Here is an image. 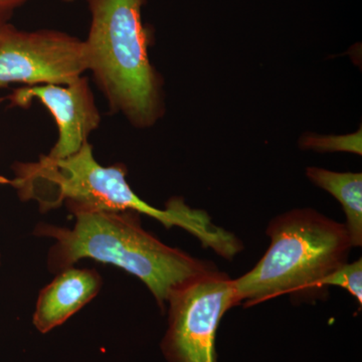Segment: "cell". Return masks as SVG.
Here are the masks:
<instances>
[{
    "label": "cell",
    "mask_w": 362,
    "mask_h": 362,
    "mask_svg": "<svg viewBox=\"0 0 362 362\" xmlns=\"http://www.w3.org/2000/svg\"><path fill=\"white\" fill-rule=\"evenodd\" d=\"M13 173L11 178L0 176V185L13 187L21 201L37 202L42 211L63 204L71 213L132 211L166 228L187 230L221 258L233 259L244 249L235 233L214 225L206 211L188 206L180 197L170 199L165 209L150 206L133 192L125 166L101 165L89 142L66 158L52 160L42 156L37 162H16Z\"/></svg>",
    "instance_id": "1"
},
{
    "label": "cell",
    "mask_w": 362,
    "mask_h": 362,
    "mask_svg": "<svg viewBox=\"0 0 362 362\" xmlns=\"http://www.w3.org/2000/svg\"><path fill=\"white\" fill-rule=\"evenodd\" d=\"M71 214L76 218L73 228L45 223L35 228V235L54 240L47 257L52 272L65 270L82 259L118 267L140 279L164 309L175 288L214 266L163 244L143 228L136 211Z\"/></svg>",
    "instance_id": "2"
},
{
    "label": "cell",
    "mask_w": 362,
    "mask_h": 362,
    "mask_svg": "<svg viewBox=\"0 0 362 362\" xmlns=\"http://www.w3.org/2000/svg\"><path fill=\"white\" fill-rule=\"evenodd\" d=\"M145 0H88L90 25L84 40L88 71L114 113L136 128L153 126L163 114L162 78L150 63Z\"/></svg>",
    "instance_id": "3"
},
{
    "label": "cell",
    "mask_w": 362,
    "mask_h": 362,
    "mask_svg": "<svg viewBox=\"0 0 362 362\" xmlns=\"http://www.w3.org/2000/svg\"><path fill=\"white\" fill-rule=\"evenodd\" d=\"M266 233L271 244L263 258L235 280L239 303L247 307L318 289L325 276L347 263L354 247L345 225L313 209H291L276 216Z\"/></svg>",
    "instance_id": "4"
},
{
    "label": "cell",
    "mask_w": 362,
    "mask_h": 362,
    "mask_svg": "<svg viewBox=\"0 0 362 362\" xmlns=\"http://www.w3.org/2000/svg\"><path fill=\"white\" fill-rule=\"evenodd\" d=\"M235 280L216 267L171 291L168 329L162 342L170 362H216V331L223 315L239 305Z\"/></svg>",
    "instance_id": "5"
},
{
    "label": "cell",
    "mask_w": 362,
    "mask_h": 362,
    "mask_svg": "<svg viewBox=\"0 0 362 362\" xmlns=\"http://www.w3.org/2000/svg\"><path fill=\"white\" fill-rule=\"evenodd\" d=\"M87 71L84 40L58 30L28 32L0 23V89L70 84Z\"/></svg>",
    "instance_id": "6"
},
{
    "label": "cell",
    "mask_w": 362,
    "mask_h": 362,
    "mask_svg": "<svg viewBox=\"0 0 362 362\" xmlns=\"http://www.w3.org/2000/svg\"><path fill=\"white\" fill-rule=\"evenodd\" d=\"M8 99L13 106L23 108L37 100L52 114L58 140L45 156L52 160L77 153L101 122L89 81L83 76L66 85L28 86L14 90Z\"/></svg>",
    "instance_id": "7"
},
{
    "label": "cell",
    "mask_w": 362,
    "mask_h": 362,
    "mask_svg": "<svg viewBox=\"0 0 362 362\" xmlns=\"http://www.w3.org/2000/svg\"><path fill=\"white\" fill-rule=\"evenodd\" d=\"M101 287V276L93 269L70 267L59 272V275L40 292L33 325L40 332H49L92 301Z\"/></svg>",
    "instance_id": "8"
},
{
    "label": "cell",
    "mask_w": 362,
    "mask_h": 362,
    "mask_svg": "<svg viewBox=\"0 0 362 362\" xmlns=\"http://www.w3.org/2000/svg\"><path fill=\"white\" fill-rule=\"evenodd\" d=\"M306 175L316 187L334 197L346 216V228L352 247L362 245V175L308 168Z\"/></svg>",
    "instance_id": "9"
},
{
    "label": "cell",
    "mask_w": 362,
    "mask_h": 362,
    "mask_svg": "<svg viewBox=\"0 0 362 362\" xmlns=\"http://www.w3.org/2000/svg\"><path fill=\"white\" fill-rule=\"evenodd\" d=\"M325 286H338L349 291L362 306V259L345 263L325 276L318 283V289Z\"/></svg>",
    "instance_id": "10"
},
{
    "label": "cell",
    "mask_w": 362,
    "mask_h": 362,
    "mask_svg": "<svg viewBox=\"0 0 362 362\" xmlns=\"http://www.w3.org/2000/svg\"><path fill=\"white\" fill-rule=\"evenodd\" d=\"M361 129L343 136L308 135L301 138V146L318 152L344 151L361 156Z\"/></svg>",
    "instance_id": "11"
},
{
    "label": "cell",
    "mask_w": 362,
    "mask_h": 362,
    "mask_svg": "<svg viewBox=\"0 0 362 362\" xmlns=\"http://www.w3.org/2000/svg\"><path fill=\"white\" fill-rule=\"evenodd\" d=\"M30 0H0V23H6L16 8Z\"/></svg>",
    "instance_id": "12"
},
{
    "label": "cell",
    "mask_w": 362,
    "mask_h": 362,
    "mask_svg": "<svg viewBox=\"0 0 362 362\" xmlns=\"http://www.w3.org/2000/svg\"><path fill=\"white\" fill-rule=\"evenodd\" d=\"M64 1L71 2V1H75V0H64Z\"/></svg>",
    "instance_id": "13"
},
{
    "label": "cell",
    "mask_w": 362,
    "mask_h": 362,
    "mask_svg": "<svg viewBox=\"0 0 362 362\" xmlns=\"http://www.w3.org/2000/svg\"><path fill=\"white\" fill-rule=\"evenodd\" d=\"M0 266H1V255H0Z\"/></svg>",
    "instance_id": "14"
}]
</instances>
